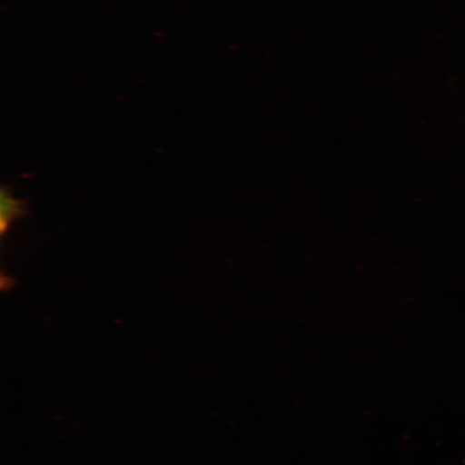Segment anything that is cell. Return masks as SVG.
Wrapping results in <instances>:
<instances>
[{
  "label": "cell",
  "instance_id": "6da1fadb",
  "mask_svg": "<svg viewBox=\"0 0 465 465\" xmlns=\"http://www.w3.org/2000/svg\"><path fill=\"white\" fill-rule=\"evenodd\" d=\"M26 213L25 202L15 199L8 188L2 189L0 194V229L2 234L10 228L17 219L25 217Z\"/></svg>",
  "mask_w": 465,
  "mask_h": 465
}]
</instances>
